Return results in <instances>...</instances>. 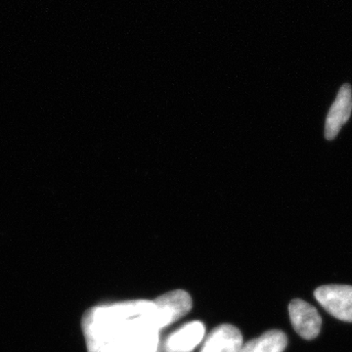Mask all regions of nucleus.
Listing matches in <instances>:
<instances>
[{
	"mask_svg": "<svg viewBox=\"0 0 352 352\" xmlns=\"http://www.w3.org/2000/svg\"><path fill=\"white\" fill-rule=\"evenodd\" d=\"M352 110V92L349 85L340 87L337 99L333 102L326 120L325 138L333 140L337 138L342 126L349 120Z\"/></svg>",
	"mask_w": 352,
	"mask_h": 352,
	"instance_id": "obj_5",
	"label": "nucleus"
},
{
	"mask_svg": "<svg viewBox=\"0 0 352 352\" xmlns=\"http://www.w3.org/2000/svg\"><path fill=\"white\" fill-rule=\"evenodd\" d=\"M292 325L305 340H314L321 331L322 319L316 308L302 300H292L289 305Z\"/></svg>",
	"mask_w": 352,
	"mask_h": 352,
	"instance_id": "obj_4",
	"label": "nucleus"
},
{
	"mask_svg": "<svg viewBox=\"0 0 352 352\" xmlns=\"http://www.w3.org/2000/svg\"><path fill=\"white\" fill-rule=\"evenodd\" d=\"M287 344L288 339L285 333L280 330H271L243 344L240 352H283Z\"/></svg>",
	"mask_w": 352,
	"mask_h": 352,
	"instance_id": "obj_8",
	"label": "nucleus"
},
{
	"mask_svg": "<svg viewBox=\"0 0 352 352\" xmlns=\"http://www.w3.org/2000/svg\"><path fill=\"white\" fill-rule=\"evenodd\" d=\"M205 326L198 321L191 322L171 333L164 344L166 352H192L203 340Z\"/></svg>",
	"mask_w": 352,
	"mask_h": 352,
	"instance_id": "obj_7",
	"label": "nucleus"
},
{
	"mask_svg": "<svg viewBox=\"0 0 352 352\" xmlns=\"http://www.w3.org/2000/svg\"><path fill=\"white\" fill-rule=\"evenodd\" d=\"M88 352H156V307L151 300H131L95 307L82 317Z\"/></svg>",
	"mask_w": 352,
	"mask_h": 352,
	"instance_id": "obj_1",
	"label": "nucleus"
},
{
	"mask_svg": "<svg viewBox=\"0 0 352 352\" xmlns=\"http://www.w3.org/2000/svg\"><path fill=\"white\" fill-rule=\"evenodd\" d=\"M242 346L243 337L239 329L224 324L208 335L201 352H240Z\"/></svg>",
	"mask_w": 352,
	"mask_h": 352,
	"instance_id": "obj_6",
	"label": "nucleus"
},
{
	"mask_svg": "<svg viewBox=\"0 0 352 352\" xmlns=\"http://www.w3.org/2000/svg\"><path fill=\"white\" fill-rule=\"evenodd\" d=\"M315 298L326 311L342 321L352 322V286L330 285L315 289Z\"/></svg>",
	"mask_w": 352,
	"mask_h": 352,
	"instance_id": "obj_2",
	"label": "nucleus"
},
{
	"mask_svg": "<svg viewBox=\"0 0 352 352\" xmlns=\"http://www.w3.org/2000/svg\"><path fill=\"white\" fill-rule=\"evenodd\" d=\"M153 302L156 307V320L159 330L182 318L188 314L193 305L191 296L182 289L168 292Z\"/></svg>",
	"mask_w": 352,
	"mask_h": 352,
	"instance_id": "obj_3",
	"label": "nucleus"
}]
</instances>
